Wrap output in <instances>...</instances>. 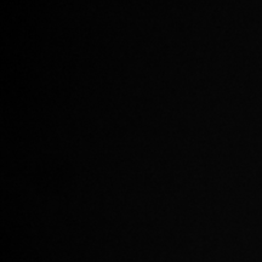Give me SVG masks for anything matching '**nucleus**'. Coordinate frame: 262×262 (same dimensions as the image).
<instances>
[]
</instances>
